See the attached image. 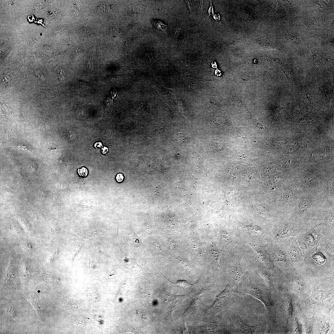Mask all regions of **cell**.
<instances>
[{
    "label": "cell",
    "mask_w": 334,
    "mask_h": 334,
    "mask_svg": "<svg viewBox=\"0 0 334 334\" xmlns=\"http://www.w3.org/2000/svg\"><path fill=\"white\" fill-rule=\"evenodd\" d=\"M320 227H314L300 231L295 237L305 257L317 251L329 237Z\"/></svg>",
    "instance_id": "6da1fadb"
},
{
    "label": "cell",
    "mask_w": 334,
    "mask_h": 334,
    "mask_svg": "<svg viewBox=\"0 0 334 334\" xmlns=\"http://www.w3.org/2000/svg\"><path fill=\"white\" fill-rule=\"evenodd\" d=\"M238 293L233 290L228 284L225 289L217 296L213 304L208 309L209 313L214 315L231 307L238 302Z\"/></svg>",
    "instance_id": "7a4b0ae2"
},
{
    "label": "cell",
    "mask_w": 334,
    "mask_h": 334,
    "mask_svg": "<svg viewBox=\"0 0 334 334\" xmlns=\"http://www.w3.org/2000/svg\"><path fill=\"white\" fill-rule=\"evenodd\" d=\"M245 293L252 296L261 301L266 306L270 315L273 312V305L269 300V297L266 287L258 280L250 278L249 284L244 291Z\"/></svg>",
    "instance_id": "3957f363"
},
{
    "label": "cell",
    "mask_w": 334,
    "mask_h": 334,
    "mask_svg": "<svg viewBox=\"0 0 334 334\" xmlns=\"http://www.w3.org/2000/svg\"><path fill=\"white\" fill-rule=\"evenodd\" d=\"M280 243L284 247L292 264L299 265L304 262L305 257L295 237L290 238Z\"/></svg>",
    "instance_id": "277c9868"
},
{
    "label": "cell",
    "mask_w": 334,
    "mask_h": 334,
    "mask_svg": "<svg viewBox=\"0 0 334 334\" xmlns=\"http://www.w3.org/2000/svg\"><path fill=\"white\" fill-rule=\"evenodd\" d=\"M299 232L298 228L292 227L289 224L282 225L273 233L274 240L277 244H280L290 238L296 237Z\"/></svg>",
    "instance_id": "5b68a950"
},
{
    "label": "cell",
    "mask_w": 334,
    "mask_h": 334,
    "mask_svg": "<svg viewBox=\"0 0 334 334\" xmlns=\"http://www.w3.org/2000/svg\"><path fill=\"white\" fill-rule=\"evenodd\" d=\"M276 246L272 255L274 261L282 268H291L292 264L284 247L281 243Z\"/></svg>",
    "instance_id": "8992f818"
},
{
    "label": "cell",
    "mask_w": 334,
    "mask_h": 334,
    "mask_svg": "<svg viewBox=\"0 0 334 334\" xmlns=\"http://www.w3.org/2000/svg\"><path fill=\"white\" fill-rule=\"evenodd\" d=\"M240 260L233 263L230 268L229 284L234 291L239 292L238 285L243 274L240 265Z\"/></svg>",
    "instance_id": "52a82bcc"
},
{
    "label": "cell",
    "mask_w": 334,
    "mask_h": 334,
    "mask_svg": "<svg viewBox=\"0 0 334 334\" xmlns=\"http://www.w3.org/2000/svg\"><path fill=\"white\" fill-rule=\"evenodd\" d=\"M249 245L254 249L258 259L264 265L269 267L272 265L273 264L271 255L268 253L265 249V246H260L251 243Z\"/></svg>",
    "instance_id": "ba28073f"
},
{
    "label": "cell",
    "mask_w": 334,
    "mask_h": 334,
    "mask_svg": "<svg viewBox=\"0 0 334 334\" xmlns=\"http://www.w3.org/2000/svg\"><path fill=\"white\" fill-rule=\"evenodd\" d=\"M233 319L240 333L252 334L259 327V324L251 326L245 324L239 316L234 317Z\"/></svg>",
    "instance_id": "9c48e42d"
},
{
    "label": "cell",
    "mask_w": 334,
    "mask_h": 334,
    "mask_svg": "<svg viewBox=\"0 0 334 334\" xmlns=\"http://www.w3.org/2000/svg\"><path fill=\"white\" fill-rule=\"evenodd\" d=\"M318 249L324 251L334 261V236L328 237Z\"/></svg>",
    "instance_id": "30bf717a"
},
{
    "label": "cell",
    "mask_w": 334,
    "mask_h": 334,
    "mask_svg": "<svg viewBox=\"0 0 334 334\" xmlns=\"http://www.w3.org/2000/svg\"><path fill=\"white\" fill-rule=\"evenodd\" d=\"M282 69L288 79L291 82L295 83L296 81V76L293 70L291 67L286 65H283Z\"/></svg>",
    "instance_id": "8fae6325"
},
{
    "label": "cell",
    "mask_w": 334,
    "mask_h": 334,
    "mask_svg": "<svg viewBox=\"0 0 334 334\" xmlns=\"http://www.w3.org/2000/svg\"><path fill=\"white\" fill-rule=\"evenodd\" d=\"M175 283L180 288H183L185 290L190 289L194 285V284H190L187 281L184 280L179 281Z\"/></svg>",
    "instance_id": "7c38bea8"
},
{
    "label": "cell",
    "mask_w": 334,
    "mask_h": 334,
    "mask_svg": "<svg viewBox=\"0 0 334 334\" xmlns=\"http://www.w3.org/2000/svg\"><path fill=\"white\" fill-rule=\"evenodd\" d=\"M153 25L158 29L163 31L167 30V26L164 24L160 21L158 20H153L152 21Z\"/></svg>",
    "instance_id": "4fadbf2b"
},
{
    "label": "cell",
    "mask_w": 334,
    "mask_h": 334,
    "mask_svg": "<svg viewBox=\"0 0 334 334\" xmlns=\"http://www.w3.org/2000/svg\"><path fill=\"white\" fill-rule=\"evenodd\" d=\"M324 93L327 97L331 98L332 96L333 89L330 84L326 83L324 86Z\"/></svg>",
    "instance_id": "5bb4252c"
},
{
    "label": "cell",
    "mask_w": 334,
    "mask_h": 334,
    "mask_svg": "<svg viewBox=\"0 0 334 334\" xmlns=\"http://www.w3.org/2000/svg\"><path fill=\"white\" fill-rule=\"evenodd\" d=\"M305 96L308 101L311 103L313 104L318 103L317 100L309 92H307L306 93Z\"/></svg>",
    "instance_id": "9a60e30c"
},
{
    "label": "cell",
    "mask_w": 334,
    "mask_h": 334,
    "mask_svg": "<svg viewBox=\"0 0 334 334\" xmlns=\"http://www.w3.org/2000/svg\"><path fill=\"white\" fill-rule=\"evenodd\" d=\"M78 172L79 175L82 177H85L88 175V170L85 167H82L79 169Z\"/></svg>",
    "instance_id": "2e32d148"
},
{
    "label": "cell",
    "mask_w": 334,
    "mask_h": 334,
    "mask_svg": "<svg viewBox=\"0 0 334 334\" xmlns=\"http://www.w3.org/2000/svg\"><path fill=\"white\" fill-rule=\"evenodd\" d=\"M108 6L107 4L103 3L98 6L97 8L99 10L103 12H106L108 10Z\"/></svg>",
    "instance_id": "e0dca14e"
},
{
    "label": "cell",
    "mask_w": 334,
    "mask_h": 334,
    "mask_svg": "<svg viewBox=\"0 0 334 334\" xmlns=\"http://www.w3.org/2000/svg\"><path fill=\"white\" fill-rule=\"evenodd\" d=\"M72 12L75 14H77L79 12L80 8L79 6L77 4H74L73 5L72 7Z\"/></svg>",
    "instance_id": "ac0fdd59"
},
{
    "label": "cell",
    "mask_w": 334,
    "mask_h": 334,
    "mask_svg": "<svg viewBox=\"0 0 334 334\" xmlns=\"http://www.w3.org/2000/svg\"><path fill=\"white\" fill-rule=\"evenodd\" d=\"M123 179H124V177H123V174H118L117 175L116 177V179L117 181L118 182H122L123 181Z\"/></svg>",
    "instance_id": "d6986e66"
},
{
    "label": "cell",
    "mask_w": 334,
    "mask_h": 334,
    "mask_svg": "<svg viewBox=\"0 0 334 334\" xmlns=\"http://www.w3.org/2000/svg\"><path fill=\"white\" fill-rule=\"evenodd\" d=\"M24 246H25V249L28 250L31 249L32 248L31 245H30V244L28 243L25 244Z\"/></svg>",
    "instance_id": "ffe728a7"
},
{
    "label": "cell",
    "mask_w": 334,
    "mask_h": 334,
    "mask_svg": "<svg viewBox=\"0 0 334 334\" xmlns=\"http://www.w3.org/2000/svg\"><path fill=\"white\" fill-rule=\"evenodd\" d=\"M94 146L96 148L98 147L101 148L102 147V145L101 143H97L95 144Z\"/></svg>",
    "instance_id": "44dd1931"
},
{
    "label": "cell",
    "mask_w": 334,
    "mask_h": 334,
    "mask_svg": "<svg viewBox=\"0 0 334 334\" xmlns=\"http://www.w3.org/2000/svg\"><path fill=\"white\" fill-rule=\"evenodd\" d=\"M209 15H211V14H213V8L211 3V7H210L209 9Z\"/></svg>",
    "instance_id": "7402d4cb"
},
{
    "label": "cell",
    "mask_w": 334,
    "mask_h": 334,
    "mask_svg": "<svg viewBox=\"0 0 334 334\" xmlns=\"http://www.w3.org/2000/svg\"><path fill=\"white\" fill-rule=\"evenodd\" d=\"M102 150L103 154H105L108 152V150L107 148L104 147L102 149Z\"/></svg>",
    "instance_id": "603a6c76"
},
{
    "label": "cell",
    "mask_w": 334,
    "mask_h": 334,
    "mask_svg": "<svg viewBox=\"0 0 334 334\" xmlns=\"http://www.w3.org/2000/svg\"><path fill=\"white\" fill-rule=\"evenodd\" d=\"M214 18L216 20L219 21L220 20V17L219 14L215 15Z\"/></svg>",
    "instance_id": "cb8c5ba5"
}]
</instances>
